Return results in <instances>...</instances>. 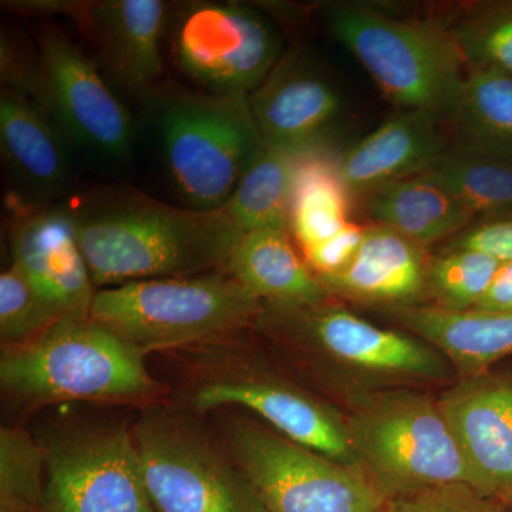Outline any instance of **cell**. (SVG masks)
Instances as JSON below:
<instances>
[{
    "instance_id": "17",
    "label": "cell",
    "mask_w": 512,
    "mask_h": 512,
    "mask_svg": "<svg viewBox=\"0 0 512 512\" xmlns=\"http://www.w3.org/2000/svg\"><path fill=\"white\" fill-rule=\"evenodd\" d=\"M70 144L45 111L23 96L0 97V153L19 211L49 207L72 178Z\"/></svg>"
},
{
    "instance_id": "32",
    "label": "cell",
    "mask_w": 512,
    "mask_h": 512,
    "mask_svg": "<svg viewBox=\"0 0 512 512\" xmlns=\"http://www.w3.org/2000/svg\"><path fill=\"white\" fill-rule=\"evenodd\" d=\"M505 508L470 484L451 483L392 501L387 512H504Z\"/></svg>"
},
{
    "instance_id": "31",
    "label": "cell",
    "mask_w": 512,
    "mask_h": 512,
    "mask_svg": "<svg viewBox=\"0 0 512 512\" xmlns=\"http://www.w3.org/2000/svg\"><path fill=\"white\" fill-rule=\"evenodd\" d=\"M60 320L15 266L0 275V340L2 348L25 345Z\"/></svg>"
},
{
    "instance_id": "30",
    "label": "cell",
    "mask_w": 512,
    "mask_h": 512,
    "mask_svg": "<svg viewBox=\"0 0 512 512\" xmlns=\"http://www.w3.org/2000/svg\"><path fill=\"white\" fill-rule=\"evenodd\" d=\"M447 28L467 69L512 77V2L480 6Z\"/></svg>"
},
{
    "instance_id": "22",
    "label": "cell",
    "mask_w": 512,
    "mask_h": 512,
    "mask_svg": "<svg viewBox=\"0 0 512 512\" xmlns=\"http://www.w3.org/2000/svg\"><path fill=\"white\" fill-rule=\"evenodd\" d=\"M225 271L264 305L295 308L333 298L306 264L285 229L245 232Z\"/></svg>"
},
{
    "instance_id": "2",
    "label": "cell",
    "mask_w": 512,
    "mask_h": 512,
    "mask_svg": "<svg viewBox=\"0 0 512 512\" xmlns=\"http://www.w3.org/2000/svg\"><path fill=\"white\" fill-rule=\"evenodd\" d=\"M255 328L303 372L346 400L377 390L450 382L453 367L409 332L384 329L336 305H264Z\"/></svg>"
},
{
    "instance_id": "25",
    "label": "cell",
    "mask_w": 512,
    "mask_h": 512,
    "mask_svg": "<svg viewBox=\"0 0 512 512\" xmlns=\"http://www.w3.org/2000/svg\"><path fill=\"white\" fill-rule=\"evenodd\" d=\"M329 147L303 156L293 190L289 234L301 254L325 244L350 224L353 195Z\"/></svg>"
},
{
    "instance_id": "36",
    "label": "cell",
    "mask_w": 512,
    "mask_h": 512,
    "mask_svg": "<svg viewBox=\"0 0 512 512\" xmlns=\"http://www.w3.org/2000/svg\"><path fill=\"white\" fill-rule=\"evenodd\" d=\"M504 512H512V507H507L505 508V511Z\"/></svg>"
},
{
    "instance_id": "27",
    "label": "cell",
    "mask_w": 512,
    "mask_h": 512,
    "mask_svg": "<svg viewBox=\"0 0 512 512\" xmlns=\"http://www.w3.org/2000/svg\"><path fill=\"white\" fill-rule=\"evenodd\" d=\"M420 174L446 188L476 218L512 212V160L450 147Z\"/></svg>"
},
{
    "instance_id": "5",
    "label": "cell",
    "mask_w": 512,
    "mask_h": 512,
    "mask_svg": "<svg viewBox=\"0 0 512 512\" xmlns=\"http://www.w3.org/2000/svg\"><path fill=\"white\" fill-rule=\"evenodd\" d=\"M264 309L227 271L99 289L90 318L143 355L229 340Z\"/></svg>"
},
{
    "instance_id": "4",
    "label": "cell",
    "mask_w": 512,
    "mask_h": 512,
    "mask_svg": "<svg viewBox=\"0 0 512 512\" xmlns=\"http://www.w3.org/2000/svg\"><path fill=\"white\" fill-rule=\"evenodd\" d=\"M349 404L353 464L387 503L444 484H468L436 397L417 387H394L360 394Z\"/></svg>"
},
{
    "instance_id": "3",
    "label": "cell",
    "mask_w": 512,
    "mask_h": 512,
    "mask_svg": "<svg viewBox=\"0 0 512 512\" xmlns=\"http://www.w3.org/2000/svg\"><path fill=\"white\" fill-rule=\"evenodd\" d=\"M144 357L92 318H63L32 342L2 348L0 386L28 410L67 402L156 403L165 389Z\"/></svg>"
},
{
    "instance_id": "24",
    "label": "cell",
    "mask_w": 512,
    "mask_h": 512,
    "mask_svg": "<svg viewBox=\"0 0 512 512\" xmlns=\"http://www.w3.org/2000/svg\"><path fill=\"white\" fill-rule=\"evenodd\" d=\"M444 121L451 147L512 160V77L467 69Z\"/></svg>"
},
{
    "instance_id": "29",
    "label": "cell",
    "mask_w": 512,
    "mask_h": 512,
    "mask_svg": "<svg viewBox=\"0 0 512 512\" xmlns=\"http://www.w3.org/2000/svg\"><path fill=\"white\" fill-rule=\"evenodd\" d=\"M45 451L22 427L0 430V512H40Z\"/></svg>"
},
{
    "instance_id": "16",
    "label": "cell",
    "mask_w": 512,
    "mask_h": 512,
    "mask_svg": "<svg viewBox=\"0 0 512 512\" xmlns=\"http://www.w3.org/2000/svg\"><path fill=\"white\" fill-rule=\"evenodd\" d=\"M248 100L265 143L292 150L328 147L343 107L336 87L302 50L282 55Z\"/></svg>"
},
{
    "instance_id": "12",
    "label": "cell",
    "mask_w": 512,
    "mask_h": 512,
    "mask_svg": "<svg viewBox=\"0 0 512 512\" xmlns=\"http://www.w3.org/2000/svg\"><path fill=\"white\" fill-rule=\"evenodd\" d=\"M170 22L175 64L207 93L249 96L282 57L278 30L241 3H187Z\"/></svg>"
},
{
    "instance_id": "7",
    "label": "cell",
    "mask_w": 512,
    "mask_h": 512,
    "mask_svg": "<svg viewBox=\"0 0 512 512\" xmlns=\"http://www.w3.org/2000/svg\"><path fill=\"white\" fill-rule=\"evenodd\" d=\"M326 22L387 100L446 119L467 74L447 26L355 3L328 6Z\"/></svg>"
},
{
    "instance_id": "20",
    "label": "cell",
    "mask_w": 512,
    "mask_h": 512,
    "mask_svg": "<svg viewBox=\"0 0 512 512\" xmlns=\"http://www.w3.org/2000/svg\"><path fill=\"white\" fill-rule=\"evenodd\" d=\"M427 264L424 248L373 224L366 227L352 264L319 281L332 296L393 311L421 305L427 298Z\"/></svg>"
},
{
    "instance_id": "18",
    "label": "cell",
    "mask_w": 512,
    "mask_h": 512,
    "mask_svg": "<svg viewBox=\"0 0 512 512\" xmlns=\"http://www.w3.org/2000/svg\"><path fill=\"white\" fill-rule=\"evenodd\" d=\"M170 18V6L160 0H104L80 3L74 19L93 37L120 83L150 97L163 76L161 42Z\"/></svg>"
},
{
    "instance_id": "1",
    "label": "cell",
    "mask_w": 512,
    "mask_h": 512,
    "mask_svg": "<svg viewBox=\"0 0 512 512\" xmlns=\"http://www.w3.org/2000/svg\"><path fill=\"white\" fill-rule=\"evenodd\" d=\"M97 289L225 271L244 232L224 208L195 210L107 192L72 210Z\"/></svg>"
},
{
    "instance_id": "33",
    "label": "cell",
    "mask_w": 512,
    "mask_h": 512,
    "mask_svg": "<svg viewBox=\"0 0 512 512\" xmlns=\"http://www.w3.org/2000/svg\"><path fill=\"white\" fill-rule=\"evenodd\" d=\"M448 249H466L494 259L498 264L512 262V217L497 215L473 222L450 239Z\"/></svg>"
},
{
    "instance_id": "19",
    "label": "cell",
    "mask_w": 512,
    "mask_h": 512,
    "mask_svg": "<svg viewBox=\"0 0 512 512\" xmlns=\"http://www.w3.org/2000/svg\"><path fill=\"white\" fill-rule=\"evenodd\" d=\"M446 121L433 113L402 110L339 154V173L353 197L426 171L447 150Z\"/></svg>"
},
{
    "instance_id": "14",
    "label": "cell",
    "mask_w": 512,
    "mask_h": 512,
    "mask_svg": "<svg viewBox=\"0 0 512 512\" xmlns=\"http://www.w3.org/2000/svg\"><path fill=\"white\" fill-rule=\"evenodd\" d=\"M437 402L460 448L468 484L512 507V373L463 377Z\"/></svg>"
},
{
    "instance_id": "13",
    "label": "cell",
    "mask_w": 512,
    "mask_h": 512,
    "mask_svg": "<svg viewBox=\"0 0 512 512\" xmlns=\"http://www.w3.org/2000/svg\"><path fill=\"white\" fill-rule=\"evenodd\" d=\"M35 103L70 146L111 161L133 151V119L96 64L56 29L39 40Z\"/></svg>"
},
{
    "instance_id": "9",
    "label": "cell",
    "mask_w": 512,
    "mask_h": 512,
    "mask_svg": "<svg viewBox=\"0 0 512 512\" xmlns=\"http://www.w3.org/2000/svg\"><path fill=\"white\" fill-rule=\"evenodd\" d=\"M133 434L157 512H268L224 446L188 414L148 410Z\"/></svg>"
},
{
    "instance_id": "28",
    "label": "cell",
    "mask_w": 512,
    "mask_h": 512,
    "mask_svg": "<svg viewBox=\"0 0 512 512\" xmlns=\"http://www.w3.org/2000/svg\"><path fill=\"white\" fill-rule=\"evenodd\" d=\"M500 265L478 252L444 248L427 264V298L433 301L430 305L448 312L473 311Z\"/></svg>"
},
{
    "instance_id": "34",
    "label": "cell",
    "mask_w": 512,
    "mask_h": 512,
    "mask_svg": "<svg viewBox=\"0 0 512 512\" xmlns=\"http://www.w3.org/2000/svg\"><path fill=\"white\" fill-rule=\"evenodd\" d=\"M365 232L366 227L352 221L336 237L305 252L302 255L303 259L318 279L340 274L356 258L357 252L362 247Z\"/></svg>"
},
{
    "instance_id": "11",
    "label": "cell",
    "mask_w": 512,
    "mask_h": 512,
    "mask_svg": "<svg viewBox=\"0 0 512 512\" xmlns=\"http://www.w3.org/2000/svg\"><path fill=\"white\" fill-rule=\"evenodd\" d=\"M39 441L46 467L40 512H157L133 429L121 423L80 424Z\"/></svg>"
},
{
    "instance_id": "35",
    "label": "cell",
    "mask_w": 512,
    "mask_h": 512,
    "mask_svg": "<svg viewBox=\"0 0 512 512\" xmlns=\"http://www.w3.org/2000/svg\"><path fill=\"white\" fill-rule=\"evenodd\" d=\"M476 311L512 312V262L500 265Z\"/></svg>"
},
{
    "instance_id": "8",
    "label": "cell",
    "mask_w": 512,
    "mask_h": 512,
    "mask_svg": "<svg viewBox=\"0 0 512 512\" xmlns=\"http://www.w3.org/2000/svg\"><path fill=\"white\" fill-rule=\"evenodd\" d=\"M237 349L231 339L192 348L180 396L184 409L241 407L286 439L355 466L345 413Z\"/></svg>"
},
{
    "instance_id": "6",
    "label": "cell",
    "mask_w": 512,
    "mask_h": 512,
    "mask_svg": "<svg viewBox=\"0 0 512 512\" xmlns=\"http://www.w3.org/2000/svg\"><path fill=\"white\" fill-rule=\"evenodd\" d=\"M150 101L175 190L195 210L224 207L265 144L248 94L157 90Z\"/></svg>"
},
{
    "instance_id": "23",
    "label": "cell",
    "mask_w": 512,
    "mask_h": 512,
    "mask_svg": "<svg viewBox=\"0 0 512 512\" xmlns=\"http://www.w3.org/2000/svg\"><path fill=\"white\" fill-rule=\"evenodd\" d=\"M362 198L376 225L421 248L457 237L476 221L446 188L424 174L384 184Z\"/></svg>"
},
{
    "instance_id": "26",
    "label": "cell",
    "mask_w": 512,
    "mask_h": 512,
    "mask_svg": "<svg viewBox=\"0 0 512 512\" xmlns=\"http://www.w3.org/2000/svg\"><path fill=\"white\" fill-rule=\"evenodd\" d=\"M308 151L265 143L256 154L222 207L244 234L265 228L289 231L296 174Z\"/></svg>"
},
{
    "instance_id": "10",
    "label": "cell",
    "mask_w": 512,
    "mask_h": 512,
    "mask_svg": "<svg viewBox=\"0 0 512 512\" xmlns=\"http://www.w3.org/2000/svg\"><path fill=\"white\" fill-rule=\"evenodd\" d=\"M224 446L268 512H387L356 466L276 433L262 421L228 424Z\"/></svg>"
},
{
    "instance_id": "21",
    "label": "cell",
    "mask_w": 512,
    "mask_h": 512,
    "mask_svg": "<svg viewBox=\"0 0 512 512\" xmlns=\"http://www.w3.org/2000/svg\"><path fill=\"white\" fill-rule=\"evenodd\" d=\"M446 357L458 379L490 372L512 356V312H448L431 305L386 311Z\"/></svg>"
},
{
    "instance_id": "15",
    "label": "cell",
    "mask_w": 512,
    "mask_h": 512,
    "mask_svg": "<svg viewBox=\"0 0 512 512\" xmlns=\"http://www.w3.org/2000/svg\"><path fill=\"white\" fill-rule=\"evenodd\" d=\"M13 266L33 291L63 318H90L96 293L72 210L18 211L10 224Z\"/></svg>"
}]
</instances>
